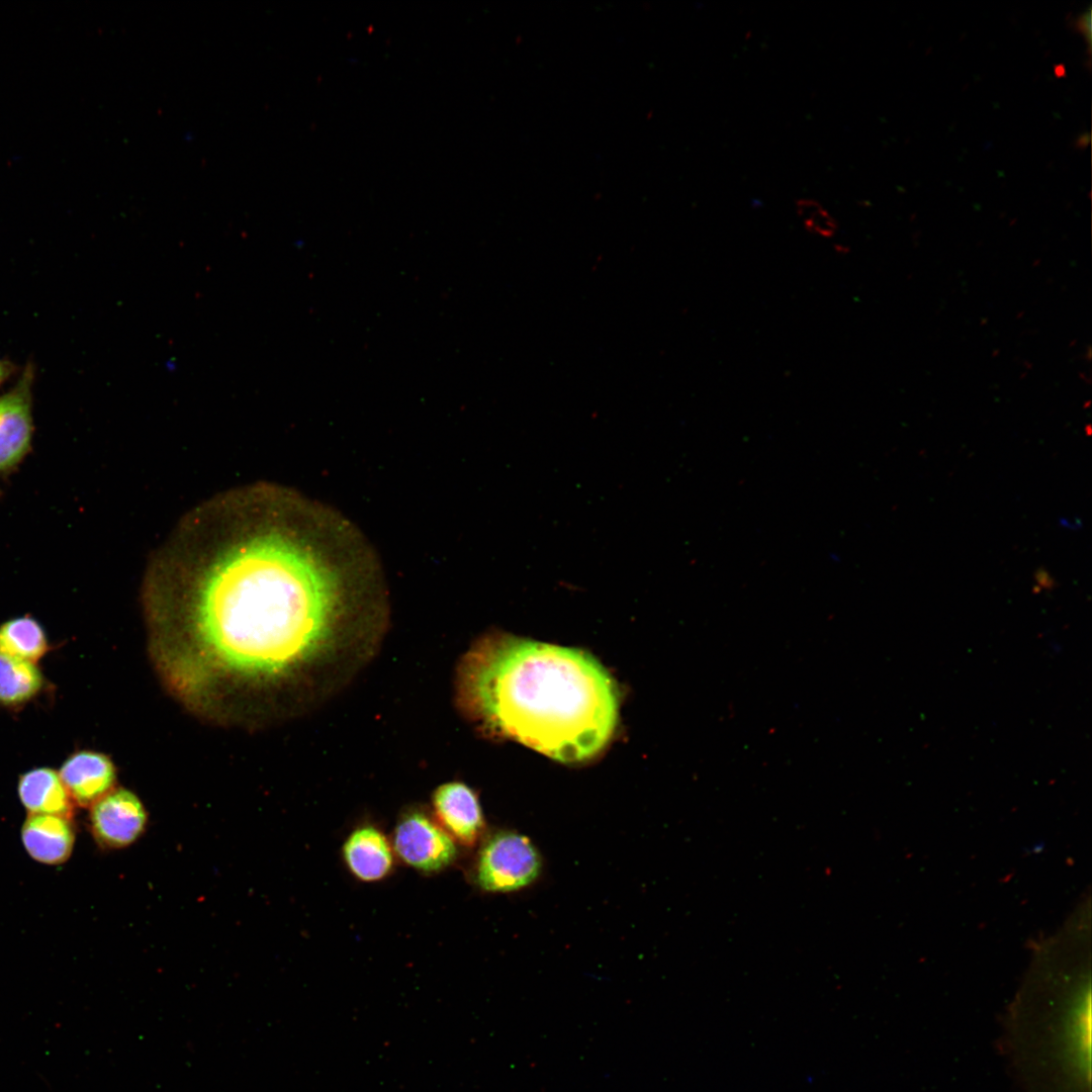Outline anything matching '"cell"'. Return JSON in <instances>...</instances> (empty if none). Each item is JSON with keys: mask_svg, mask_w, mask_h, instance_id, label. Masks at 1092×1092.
Listing matches in <instances>:
<instances>
[{"mask_svg": "<svg viewBox=\"0 0 1092 1092\" xmlns=\"http://www.w3.org/2000/svg\"><path fill=\"white\" fill-rule=\"evenodd\" d=\"M365 536L294 489L256 483L183 518L144 585L164 686L196 714L257 721L383 618Z\"/></svg>", "mask_w": 1092, "mask_h": 1092, "instance_id": "cell-1", "label": "cell"}, {"mask_svg": "<svg viewBox=\"0 0 1092 1092\" xmlns=\"http://www.w3.org/2000/svg\"><path fill=\"white\" fill-rule=\"evenodd\" d=\"M456 690L462 712L485 733L564 763L597 756L618 721V689L593 655L510 634H489L468 650Z\"/></svg>", "mask_w": 1092, "mask_h": 1092, "instance_id": "cell-2", "label": "cell"}, {"mask_svg": "<svg viewBox=\"0 0 1092 1092\" xmlns=\"http://www.w3.org/2000/svg\"><path fill=\"white\" fill-rule=\"evenodd\" d=\"M541 869L540 853L527 836L500 831L483 842L474 875L482 890L508 893L533 884L540 876Z\"/></svg>", "mask_w": 1092, "mask_h": 1092, "instance_id": "cell-3", "label": "cell"}, {"mask_svg": "<svg viewBox=\"0 0 1092 1092\" xmlns=\"http://www.w3.org/2000/svg\"><path fill=\"white\" fill-rule=\"evenodd\" d=\"M392 846L404 863L423 873L439 872L457 855L452 837L422 811H410L399 819Z\"/></svg>", "mask_w": 1092, "mask_h": 1092, "instance_id": "cell-4", "label": "cell"}, {"mask_svg": "<svg viewBox=\"0 0 1092 1092\" xmlns=\"http://www.w3.org/2000/svg\"><path fill=\"white\" fill-rule=\"evenodd\" d=\"M147 820L141 800L123 788L112 789L91 806V831L104 848L117 849L132 844L144 833Z\"/></svg>", "mask_w": 1092, "mask_h": 1092, "instance_id": "cell-5", "label": "cell"}, {"mask_svg": "<svg viewBox=\"0 0 1092 1092\" xmlns=\"http://www.w3.org/2000/svg\"><path fill=\"white\" fill-rule=\"evenodd\" d=\"M32 382L27 367L15 386L0 395V474L14 469L30 450Z\"/></svg>", "mask_w": 1092, "mask_h": 1092, "instance_id": "cell-6", "label": "cell"}, {"mask_svg": "<svg viewBox=\"0 0 1092 1092\" xmlns=\"http://www.w3.org/2000/svg\"><path fill=\"white\" fill-rule=\"evenodd\" d=\"M433 808L440 826L453 840L472 846L484 830V820L476 794L465 784L440 786L433 795Z\"/></svg>", "mask_w": 1092, "mask_h": 1092, "instance_id": "cell-7", "label": "cell"}, {"mask_svg": "<svg viewBox=\"0 0 1092 1092\" xmlns=\"http://www.w3.org/2000/svg\"><path fill=\"white\" fill-rule=\"evenodd\" d=\"M59 775L74 803L91 807L113 789L115 767L103 753L82 750L62 764Z\"/></svg>", "mask_w": 1092, "mask_h": 1092, "instance_id": "cell-8", "label": "cell"}, {"mask_svg": "<svg viewBox=\"0 0 1092 1092\" xmlns=\"http://www.w3.org/2000/svg\"><path fill=\"white\" fill-rule=\"evenodd\" d=\"M21 838L33 859L47 864H60L72 853L75 832L69 818L30 814L23 823Z\"/></svg>", "mask_w": 1092, "mask_h": 1092, "instance_id": "cell-9", "label": "cell"}, {"mask_svg": "<svg viewBox=\"0 0 1092 1092\" xmlns=\"http://www.w3.org/2000/svg\"><path fill=\"white\" fill-rule=\"evenodd\" d=\"M343 857L349 871L360 881L375 882L385 878L393 867V853L384 834L372 826L354 830L343 845Z\"/></svg>", "mask_w": 1092, "mask_h": 1092, "instance_id": "cell-10", "label": "cell"}, {"mask_svg": "<svg viewBox=\"0 0 1092 1092\" xmlns=\"http://www.w3.org/2000/svg\"><path fill=\"white\" fill-rule=\"evenodd\" d=\"M18 795L30 814L56 815L71 818V799L59 772L49 767H37L22 775L18 782Z\"/></svg>", "mask_w": 1092, "mask_h": 1092, "instance_id": "cell-11", "label": "cell"}, {"mask_svg": "<svg viewBox=\"0 0 1092 1092\" xmlns=\"http://www.w3.org/2000/svg\"><path fill=\"white\" fill-rule=\"evenodd\" d=\"M35 662L0 653V704L17 707L29 702L42 688Z\"/></svg>", "mask_w": 1092, "mask_h": 1092, "instance_id": "cell-12", "label": "cell"}, {"mask_svg": "<svg viewBox=\"0 0 1092 1092\" xmlns=\"http://www.w3.org/2000/svg\"><path fill=\"white\" fill-rule=\"evenodd\" d=\"M48 650L46 633L32 617L13 618L0 625V653L36 662Z\"/></svg>", "mask_w": 1092, "mask_h": 1092, "instance_id": "cell-13", "label": "cell"}, {"mask_svg": "<svg viewBox=\"0 0 1092 1092\" xmlns=\"http://www.w3.org/2000/svg\"><path fill=\"white\" fill-rule=\"evenodd\" d=\"M803 223L810 234L822 238H832L838 229L835 218L823 207Z\"/></svg>", "mask_w": 1092, "mask_h": 1092, "instance_id": "cell-14", "label": "cell"}, {"mask_svg": "<svg viewBox=\"0 0 1092 1092\" xmlns=\"http://www.w3.org/2000/svg\"><path fill=\"white\" fill-rule=\"evenodd\" d=\"M821 208L822 205L814 199L802 198L796 202L797 214L803 221L807 220Z\"/></svg>", "mask_w": 1092, "mask_h": 1092, "instance_id": "cell-15", "label": "cell"}, {"mask_svg": "<svg viewBox=\"0 0 1092 1092\" xmlns=\"http://www.w3.org/2000/svg\"><path fill=\"white\" fill-rule=\"evenodd\" d=\"M1034 580L1036 589L1041 588L1043 590H1052L1056 586V581L1053 576L1042 567L1036 569Z\"/></svg>", "mask_w": 1092, "mask_h": 1092, "instance_id": "cell-16", "label": "cell"}, {"mask_svg": "<svg viewBox=\"0 0 1092 1092\" xmlns=\"http://www.w3.org/2000/svg\"><path fill=\"white\" fill-rule=\"evenodd\" d=\"M1078 24L1081 30L1087 33V38L1090 39V11L1080 16Z\"/></svg>", "mask_w": 1092, "mask_h": 1092, "instance_id": "cell-17", "label": "cell"}, {"mask_svg": "<svg viewBox=\"0 0 1092 1092\" xmlns=\"http://www.w3.org/2000/svg\"><path fill=\"white\" fill-rule=\"evenodd\" d=\"M13 372V367L7 361L0 360V383H2Z\"/></svg>", "mask_w": 1092, "mask_h": 1092, "instance_id": "cell-18", "label": "cell"}]
</instances>
